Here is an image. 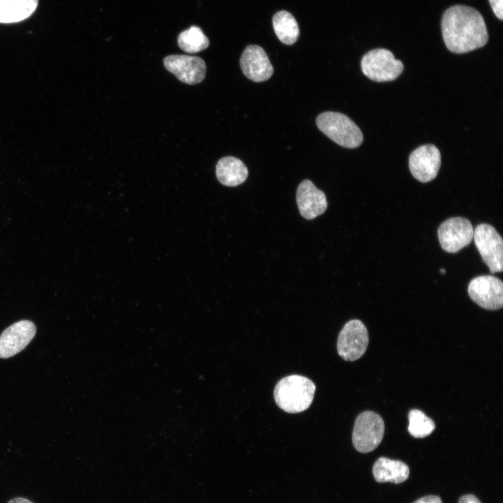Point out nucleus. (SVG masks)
<instances>
[{
	"instance_id": "1",
	"label": "nucleus",
	"mask_w": 503,
	"mask_h": 503,
	"mask_svg": "<svg viewBox=\"0 0 503 503\" xmlns=\"http://www.w3.org/2000/svg\"><path fill=\"white\" fill-rule=\"evenodd\" d=\"M441 25L446 48L455 54L482 48L488 41L483 17L477 10L469 6L450 7L443 14Z\"/></svg>"
},
{
	"instance_id": "2",
	"label": "nucleus",
	"mask_w": 503,
	"mask_h": 503,
	"mask_svg": "<svg viewBox=\"0 0 503 503\" xmlns=\"http://www.w3.org/2000/svg\"><path fill=\"white\" fill-rule=\"evenodd\" d=\"M316 386L308 378L292 374L278 381L274 390L277 406L288 413H299L309 408L312 402Z\"/></svg>"
},
{
	"instance_id": "3",
	"label": "nucleus",
	"mask_w": 503,
	"mask_h": 503,
	"mask_svg": "<svg viewBox=\"0 0 503 503\" xmlns=\"http://www.w3.org/2000/svg\"><path fill=\"white\" fill-rule=\"evenodd\" d=\"M316 124L321 131L342 147L356 148L363 143L360 129L344 114L331 111L323 112L317 117Z\"/></svg>"
},
{
	"instance_id": "4",
	"label": "nucleus",
	"mask_w": 503,
	"mask_h": 503,
	"mask_svg": "<svg viewBox=\"0 0 503 503\" xmlns=\"http://www.w3.org/2000/svg\"><path fill=\"white\" fill-rule=\"evenodd\" d=\"M360 66L363 74L374 82L393 80L404 69L402 61L384 48L372 50L366 53L361 59Z\"/></svg>"
},
{
	"instance_id": "5",
	"label": "nucleus",
	"mask_w": 503,
	"mask_h": 503,
	"mask_svg": "<svg viewBox=\"0 0 503 503\" xmlns=\"http://www.w3.org/2000/svg\"><path fill=\"white\" fill-rule=\"evenodd\" d=\"M384 430V422L378 414L372 411L360 413L355 421L352 433L354 448L360 453L374 451L382 441Z\"/></svg>"
},
{
	"instance_id": "6",
	"label": "nucleus",
	"mask_w": 503,
	"mask_h": 503,
	"mask_svg": "<svg viewBox=\"0 0 503 503\" xmlns=\"http://www.w3.org/2000/svg\"><path fill=\"white\" fill-rule=\"evenodd\" d=\"M475 245L491 273L503 270V240L496 229L488 224H479L474 231Z\"/></svg>"
},
{
	"instance_id": "7",
	"label": "nucleus",
	"mask_w": 503,
	"mask_h": 503,
	"mask_svg": "<svg viewBox=\"0 0 503 503\" xmlns=\"http://www.w3.org/2000/svg\"><path fill=\"white\" fill-rule=\"evenodd\" d=\"M369 336L363 323L358 319L348 321L341 330L337 343L339 356L347 361H354L363 356Z\"/></svg>"
},
{
	"instance_id": "8",
	"label": "nucleus",
	"mask_w": 503,
	"mask_h": 503,
	"mask_svg": "<svg viewBox=\"0 0 503 503\" xmlns=\"http://www.w3.org/2000/svg\"><path fill=\"white\" fill-rule=\"evenodd\" d=\"M437 234L442 248L449 253H456L472 242L474 229L468 219L455 217L443 221Z\"/></svg>"
},
{
	"instance_id": "9",
	"label": "nucleus",
	"mask_w": 503,
	"mask_h": 503,
	"mask_svg": "<svg viewBox=\"0 0 503 503\" xmlns=\"http://www.w3.org/2000/svg\"><path fill=\"white\" fill-rule=\"evenodd\" d=\"M470 298L481 307L497 310L503 305V283L492 275L474 277L468 285Z\"/></svg>"
},
{
	"instance_id": "10",
	"label": "nucleus",
	"mask_w": 503,
	"mask_h": 503,
	"mask_svg": "<svg viewBox=\"0 0 503 503\" xmlns=\"http://www.w3.org/2000/svg\"><path fill=\"white\" fill-rule=\"evenodd\" d=\"M441 166V154L434 145H423L414 150L409 158V170L419 182L425 183L436 177Z\"/></svg>"
},
{
	"instance_id": "11",
	"label": "nucleus",
	"mask_w": 503,
	"mask_h": 503,
	"mask_svg": "<svg viewBox=\"0 0 503 503\" xmlns=\"http://www.w3.org/2000/svg\"><path fill=\"white\" fill-rule=\"evenodd\" d=\"M165 68L182 82L198 84L203 80L206 65L198 57L184 54H172L163 59Z\"/></svg>"
},
{
	"instance_id": "12",
	"label": "nucleus",
	"mask_w": 503,
	"mask_h": 503,
	"mask_svg": "<svg viewBox=\"0 0 503 503\" xmlns=\"http://www.w3.org/2000/svg\"><path fill=\"white\" fill-rule=\"evenodd\" d=\"M34 323L29 320L17 321L0 335V358H7L24 349L36 334Z\"/></svg>"
},
{
	"instance_id": "13",
	"label": "nucleus",
	"mask_w": 503,
	"mask_h": 503,
	"mask_svg": "<svg viewBox=\"0 0 503 503\" xmlns=\"http://www.w3.org/2000/svg\"><path fill=\"white\" fill-rule=\"evenodd\" d=\"M240 64L244 75L254 82L265 81L273 73V67L267 54L257 45H249L245 48Z\"/></svg>"
},
{
	"instance_id": "14",
	"label": "nucleus",
	"mask_w": 503,
	"mask_h": 503,
	"mask_svg": "<svg viewBox=\"0 0 503 503\" xmlns=\"http://www.w3.org/2000/svg\"><path fill=\"white\" fill-rule=\"evenodd\" d=\"M296 202L300 214L308 220L323 214L328 207L325 194L309 180H304L298 185Z\"/></svg>"
},
{
	"instance_id": "15",
	"label": "nucleus",
	"mask_w": 503,
	"mask_h": 503,
	"mask_svg": "<svg viewBox=\"0 0 503 503\" xmlns=\"http://www.w3.org/2000/svg\"><path fill=\"white\" fill-rule=\"evenodd\" d=\"M372 473L378 483L390 482L399 484L409 478V468L401 460L381 457L374 462Z\"/></svg>"
},
{
	"instance_id": "16",
	"label": "nucleus",
	"mask_w": 503,
	"mask_h": 503,
	"mask_svg": "<svg viewBox=\"0 0 503 503\" xmlns=\"http://www.w3.org/2000/svg\"><path fill=\"white\" fill-rule=\"evenodd\" d=\"M216 175L222 184L235 187L246 180L248 170L240 159L233 156H226L218 161L216 166Z\"/></svg>"
},
{
	"instance_id": "17",
	"label": "nucleus",
	"mask_w": 503,
	"mask_h": 503,
	"mask_svg": "<svg viewBox=\"0 0 503 503\" xmlns=\"http://www.w3.org/2000/svg\"><path fill=\"white\" fill-rule=\"evenodd\" d=\"M38 0H0V23L20 22L36 10Z\"/></svg>"
},
{
	"instance_id": "18",
	"label": "nucleus",
	"mask_w": 503,
	"mask_h": 503,
	"mask_svg": "<svg viewBox=\"0 0 503 503\" xmlns=\"http://www.w3.org/2000/svg\"><path fill=\"white\" fill-rule=\"evenodd\" d=\"M272 25L279 40L286 45L296 43L300 34L299 27L295 17L286 10L276 13L272 17Z\"/></svg>"
},
{
	"instance_id": "19",
	"label": "nucleus",
	"mask_w": 503,
	"mask_h": 503,
	"mask_svg": "<svg viewBox=\"0 0 503 503\" xmlns=\"http://www.w3.org/2000/svg\"><path fill=\"white\" fill-rule=\"evenodd\" d=\"M177 43L184 52L196 53L206 49L210 41L199 27L192 25L179 34Z\"/></svg>"
},
{
	"instance_id": "20",
	"label": "nucleus",
	"mask_w": 503,
	"mask_h": 503,
	"mask_svg": "<svg viewBox=\"0 0 503 503\" xmlns=\"http://www.w3.org/2000/svg\"><path fill=\"white\" fill-rule=\"evenodd\" d=\"M409 434L416 438H423L430 435L435 429L434 421L422 411L414 409L409 412Z\"/></svg>"
},
{
	"instance_id": "21",
	"label": "nucleus",
	"mask_w": 503,
	"mask_h": 503,
	"mask_svg": "<svg viewBox=\"0 0 503 503\" xmlns=\"http://www.w3.org/2000/svg\"><path fill=\"white\" fill-rule=\"evenodd\" d=\"M495 16L500 20L503 19V0H489Z\"/></svg>"
},
{
	"instance_id": "22",
	"label": "nucleus",
	"mask_w": 503,
	"mask_h": 503,
	"mask_svg": "<svg viewBox=\"0 0 503 503\" xmlns=\"http://www.w3.org/2000/svg\"><path fill=\"white\" fill-rule=\"evenodd\" d=\"M414 503H442V502L439 496L428 495L418 499Z\"/></svg>"
},
{
	"instance_id": "23",
	"label": "nucleus",
	"mask_w": 503,
	"mask_h": 503,
	"mask_svg": "<svg viewBox=\"0 0 503 503\" xmlns=\"http://www.w3.org/2000/svg\"><path fill=\"white\" fill-rule=\"evenodd\" d=\"M458 503H481V501L473 495H465L460 497Z\"/></svg>"
},
{
	"instance_id": "24",
	"label": "nucleus",
	"mask_w": 503,
	"mask_h": 503,
	"mask_svg": "<svg viewBox=\"0 0 503 503\" xmlns=\"http://www.w3.org/2000/svg\"><path fill=\"white\" fill-rule=\"evenodd\" d=\"M8 503H33L27 499L23 497H15L10 500Z\"/></svg>"
},
{
	"instance_id": "25",
	"label": "nucleus",
	"mask_w": 503,
	"mask_h": 503,
	"mask_svg": "<svg viewBox=\"0 0 503 503\" xmlns=\"http://www.w3.org/2000/svg\"><path fill=\"white\" fill-rule=\"evenodd\" d=\"M440 272H442V274H444L446 271H445V270H444V268H442V269L440 270Z\"/></svg>"
}]
</instances>
